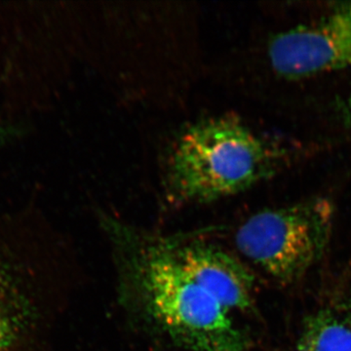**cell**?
<instances>
[{
    "mask_svg": "<svg viewBox=\"0 0 351 351\" xmlns=\"http://www.w3.org/2000/svg\"><path fill=\"white\" fill-rule=\"evenodd\" d=\"M100 221L112 245L119 301L134 322L184 350L251 351L248 332L182 269L167 235L110 215L101 213Z\"/></svg>",
    "mask_w": 351,
    "mask_h": 351,
    "instance_id": "cell-1",
    "label": "cell"
},
{
    "mask_svg": "<svg viewBox=\"0 0 351 351\" xmlns=\"http://www.w3.org/2000/svg\"><path fill=\"white\" fill-rule=\"evenodd\" d=\"M69 265L54 235L0 228V351H53Z\"/></svg>",
    "mask_w": 351,
    "mask_h": 351,
    "instance_id": "cell-4",
    "label": "cell"
},
{
    "mask_svg": "<svg viewBox=\"0 0 351 351\" xmlns=\"http://www.w3.org/2000/svg\"><path fill=\"white\" fill-rule=\"evenodd\" d=\"M343 113L346 125L351 128V95L343 103Z\"/></svg>",
    "mask_w": 351,
    "mask_h": 351,
    "instance_id": "cell-9",
    "label": "cell"
},
{
    "mask_svg": "<svg viewBox=\"0 0 351 351\" xmlns=\"http://www.w3.org/2000/svg\"><path fill=\"white\" fill-rule=\"evenodd\" d=\"M295 351H351V315L326 308L307 316Z\"/></svg>",
    "mask_w": 351,
    "mask_h": 351,
    "instance_id": "cell-8",
    "label": "cell"
},
{
    "mask_svg": "<svg viewBox=\"0 0 351 351\" xmlns=\"http://www.w3.org/2000/svg\"><path fill=\"white\" fill-rule=\"evenodd\" d=\"M101 3V73L126 99L179 101L200 69L195 9Z\"/></svg>",
    "mask_w": 351,
    "mask_h": 351,
    "instance_id": "cell-2",
    "label": "cell"
},
{
    "mask_svg": "<svg viewBox=\"0 0 351 351\" xmlns=\"http://www.w3.org/2000/svg\"><path fill=\"white\" fill-rule=\"evenodd\" d=\"M348 311H350V315H351V304L350 306V308L348 309Z\"/></svg>",
    "mask_w": 351,
    "mask_h": 351,
    "instance_id": "cell-10",
    "label": "cell"
},
{
    "mask_svg": "<svg viewBox=\"0 0 351 351\" xmlns=\"http://www.w3.org/2000/svg\"><path fill=\"white\" fill-rule=\"evenodd\" d=\"M283 159L280 147L234 113L201 117L182 127L166 149L164 199L182 207L239 195L272 177Z\"/></svg>",
    "mask_w": 351,
    "mask_h": 351,
    "instance_id": "cell-3",
    "label": "cell"
},
{
    "mask_svg": "<svg viewBox=\"0 0 351 351\" xmlns=\"http://www.w3.org/2000/svg\"><path fill=\"white\" fill-rule=\"evenodd\" d=\"M270 68L287 80H300L351 66V2L335 4L328 15L269 39Z\"/></svg>",
    "mask_w": 351,
    "mask_h": 351,
    "instance_id": "cell-6",
    "label": "cell"
},
{
    "mask_svg": "<svg viewBox=\"0 0 351 351\" xmlns=\"http://www.w3.org/2000/svg\"><path fill=\"white\" fill-rule=\"evenodd\" d=\"M1 135H2V130H1V127H0V137H1Z\"/></svg>",
    "mask_w": 351,
    "mask_h": 351,
    "instance_id": "cell-11",
    "label": "cell"
},
{
    "mask_svg": "<svg viewBox=\"0 0 351 351\" xmlns=\"http://www.w3.org/2000/svg\"><path fill=\"white\" fill-rule=\"evenodd\" d=\"M334 216V205L322 197L263 210L237 228L235 245L272 278L295 282L326 252Z\"/></svg>",
    "mask_w": 351,
    "mask_h": 351,
    "instance_id": "cell-5",
    "label": "cell"
},
{
    "mask_svg": "<svg viewBox=\"0 0 351 351\" xmlns=\"http://www.w3.org/2000/svg\"><path fill=\"white\" fill-rule=\"evenodd\" d=\"M176 258L191 278L230 313L255 309V277L230 252L184 235H167Z\"/></svg>",
    "mask_w": 351,
    "mask_h": 351,
    "instance_id": "cell-7",
    "label": "cell"
}]
</instances>
